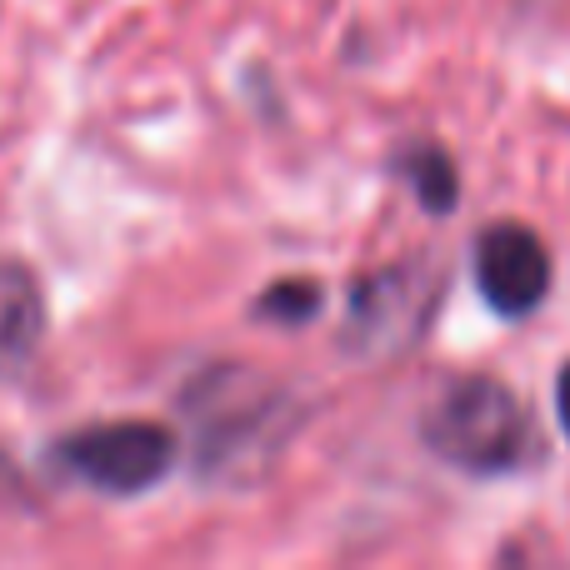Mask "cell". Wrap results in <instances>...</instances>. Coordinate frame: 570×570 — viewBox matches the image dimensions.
<instances>
[{
  "mask_svg": "<svg viewBox=\"0 0 570 570\" xmlns=\"http://www.w3.org/2000/svg\"><path fill=\"white\" fill-rule=\"evenodd\" d=\"M425 445L471 475H511L541 455L531 411L495 375L455 381L425 415Z\"/></svg>",
  "mask_w": 570,
  "mask_h": 570,
  "instance_id": "6da1fadb",
  "label": "cell"
},
{
  "mask_svg": "<svg viewBox=\"0 0 570 570\" xmlns=\"http://www.w3.org/2000/svg\"><path fill=\"white\" fill-rule=\"evenodd\" d=\"M56 461L106 495H140L170 471L176 435L156 421H106L56 441Z\"/></svg>",
  "mask_w": 570,
  "mask_h": 570,
  "instance_id": "7a4b0ae2",
  "label": "cell"
},
{
  "mask_svg": "<svg viewBox=\"0 0 570 570\" xmlns=\"http://www.w3.org/2000/svg\"><path fill=\"white\" fill-rule=\"evenodd\" d=\"M475 285L501 315H531L551 291V250L535 230L501 220L475 240Z\"/></svg>",
  "mask_w": 570,
  "mask_h": 570,
  "instance_id": "3957f363",
  "label": "cell"
},
{
  "mask_svg": "<svg viewBox=\"0 0 570 570\" xmlns=\"http://www.w3.org/2000/svg\"><path fill=\"white\" fill-rule=\"evenodd\" d=\"M40 331H46V305L36 276L0 261V375L20 371L36 355Z\"/></svg>",
  "mask_w": 570,
  "mask_h": 570,
  "instance_id": "277c9868",
  "label": "cell"
},
{
  "mask_svg": "<svg viewBox=\"0 0 570 570\" xmlns=\"http://www.w3.org/2000/svg\"><path fill=\"white\" fill-rule=\"evenodd\" d=\"M401 170L415 180V190H421V200L431 210H451L455 206V166L445 160V150L415 146L411 156H401Z\"/></svg>",
  "mask_w": 570,
  "mask_h": 570,
  "instance_id": "5b68a950",
  "label": "cell"
},
{
  "mask_svg": "<svg viewBox=\"0 0 570 570\" xmlns=\"http://www.w3.org/2000/svg\"><path fill=\"white\" fill-rule=\"evenodd\" d=\"M315 285H281V291H271L266 295V311L271 315H305V311H315Z\"/></svg>",
  "mask_w": 570,
  "mask_h": 570,
  "instance_id": "8992f818",
  "label": "cell"
},
{
  "mask_svg": "<svg viewBox=\"0 0 570 570\" xmlns=\"http://www.w3.org/2000/svg\"><path fill=\"white\" fill-rule=\"evenodd\" d=\"M556 411H561V425H566V435H570V361H566L561 381H556Z\"/></svg>",
  "mask_w": 570,
  "mask_h": 570,
  "instance_id": "52a82bcc",
  "label": "cell"
}]
</instances>
